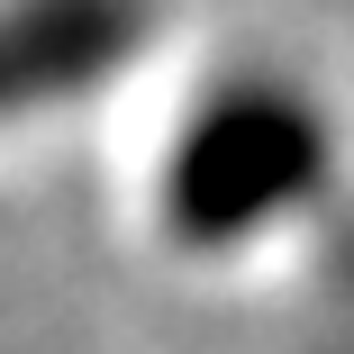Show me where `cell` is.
I'll list each match as a JSON object with an SVG mask.
<instances>
[{
	"label": "cell",
	"mask_w": 354,
	"mask_h": 354,
	"mask_svg": "<svg viewBox=\"0 0 354 354\" xmlns=\"http://www.w3.org/2000/svg\"><path fill=\"white\" fill-rule=\"evenodd\" d=\"M318 173H327V118L309 109V91L254 73V82L209 91L182 118L164 182H155V209H164L173 245L218 254V245H245L272 218H291L318 191Z\"/></svg>",
	"instance_id": "cell-1"
},
{
	"label": "cell",
	"mask_w": 354,
	"mask_h": 354,
	"mask_svg": "<svg viewBox=\"0 0 354 354\" xmlns=\"http://www.w3.org/2000/svg\"><path fill=\"white\" fill-rule=\"evenodd\" d=\"M146 28L155 0H0V118L127 73Z\"/></svg>",
	"instance_id": "cell-2"
}]
</instances>
